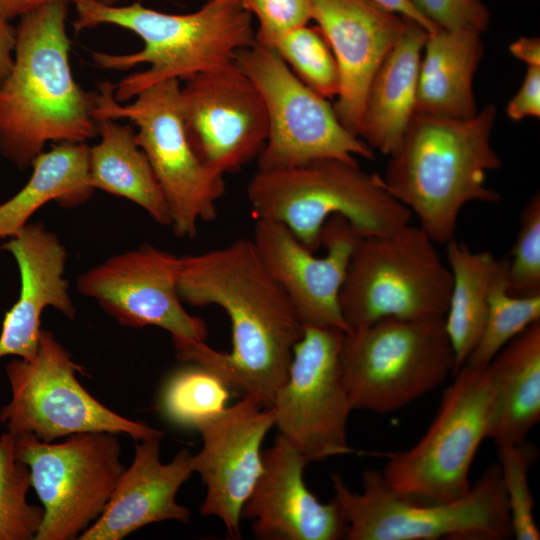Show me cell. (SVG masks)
<instances>
[{"label": "cell", "mask_w": 540, "mask_h": 540, "mask_svg": "<svg viewBox=\"0 0 540 540\" xmlns=\"http://www.w3.org/2000/svg\"><path fill=\"white\" fill-rule=\"evenodd\" d=\"M177 289L182 302L191 306L221 307L232 331L230 353L205 342H185L174 344L178 359L203 366L229 388L271 407L304 326L251 239L181 256Z\"/></svg>", "instance_id": "1"}, {"label": "cell", "mask_w": 540, "mask_h": 540, "mask_svg": "<svg viewBox=\"0 0 540 540\" xmlns=\"http://www.w3.org/2000/svg\"><path fill=\"white\" fill-rule=\"evenodd\" d=\"M68 4H46L20 17L12 69L0 83V152L18 168L48 142L84 143L98 134V91L74 79L66 32Z\"/></svg>", "instance_id": "2"}, {"label": "cell", "mask_w": 540, "mask_h": 540, "mask_svg": "<svg viewBox=\"0 0 540 540\" xmlns=\"http://www.w3.org/2000/svg\"><path fill=\"white\" fill-rule=\"evenodd\" d=\"M496 114L492 104L468 119L415 113L389 156L382 176L386 189L417 216L435 243L455 238L466 204L500 199L486 186L487 173L501 166L491 143Z\"/></svg>", "instance_id": "3"}, {"label": "cell", "mask_w": 540, "mask_h": 540, "mask_svg": "<svg viewBox=\"0 0 540 540\" xmlns=\"http://www.w3.org/2000/svg\"><path fill=\"white\" fill-rule=\"evenodd\" d=\"M75 6L76 32L111 24L135 33L144 43L143 49L134 53H92L94 62L107 70L149 65L114 84V98L119 103L157 83L185 81L231 63L239 50L256 40L251 13L238 0H210L190 14L163 13L139 2L118 6L100 0H79Z\"/></svg>", "instance_id": "4"}, {"label": "cell", "mask_w": 540, "mask_h": 540, "mask_svg": "<svg viewBox=\"0 0 540 540\" xmlns=\"http://www.w3.org/2000/svg\"><path fill=\"white\" fill-rule=\"evenodd\" d=\"M247 198L255 220L284 224L312 252L322 247L323 227L332 216H343L360 235H375L409 224L413 215L380 174L339 159L258 169Z\"/></svg>", "instance_id": "5"}, {"label": "cell", "mask_w": 540, "mask_h": 540, "mask_svg": "<svg viewBox=\"0 0 540 540\" xmlns=\"http://www.w3.org/2000/svg\"><path fill=\"white\" fill-rule=\"evenodd\" d=\"M435 244L410 223L389 233L359 236L339 293L348 332L385 318L445 316L452 276Z\"/></svg>", "instance_id": "6"}, {"label": "cell", "mask_w": 540, "mask_h": 540, "mask_svg": "<svg viewBox=\"0 0 540 540\" xmlns=\"http://www.w3.org/2000/svg\"><path fill=\"white\" fill-rule=\"evenodd\" d=\"M334 499L348 524V540H504L512 537L499 463L486 467L463 497L446 503L404 498L386 484L381 471L363 472V490L351 491L331 475Z\"/></svg>", "instance_id": "7"}, {"label": "cell", "mask_w": 540, "mask_h": 540, "mask_svg": "<svg viewBox=\"0 0 540 540\" xmlns=\"http://www.w3.org/2000/svg\"><path fill=\"white\" fill-rule=\"evenodd\" d=\"M444 317L385 318L344 333L342 376L353 410H399L454 374Z\"/></svg>", "instance_id": "8"}, {"label": "cell", "mask_w": 540, "mask_h": 540, "mask_svg": "<svg viewBox=\"0 0 540 540\" xmlns=\"http://www.w3.org/2000/svg\"><path fill=\"white\" fill-rule=\"evenodd\" d=\"M444 391L425 435L406 451L386 454L382 476L398 495L422 503H446L470 490L475 454L488 438L494 406L489 364H464Z\"/></svg>", "instance_id": "9"}, {"label": "cell", "mask_w": 540, "mask_h": 540, "mask_svg": "<svg viewBox=\"0 0 540 540\" xmlns=\"http://www.w3.org/2000/svg\"><path fill=\"white\" fill-rule=\"evenodd\" d=\"M180 81L166 80L140 92L133 103L114 98V84L99 85L95 119H128L166 199L171 227L179 238H193L200 222L216 219L225 193L222 175L203 165L193 150L180 108Z\"/></svg>", "instance_id": "10"}, {"label": "cell", "mask_w": 540, "mask_h": 540, "mask_svg": "<svg viewBox=\"0 0 540 540\" xmlns=\"http://www.w3.org/2000/svg\"><path fill=\"white\" fill-rule=\"evenodd\" d=\"M233 63L258 89L267 113L268 137L258 169L374 159L375 151L342 125L328 99L304 84L271 47L255 40L235 54Z\"/></svg>", "instance_id": "11"}, {"label": "cell", "mask_w": 540, "mask_h": 540, "mask_svg": "<svg viewBox=\"0 0 540 540\" xmlns=\"http://www.w3.org/2000/svg\"><path fill=\"white\" fill-rule=\"evenodd\" d=\"M76 373L86 375L85 368L52 332L42 329L36 356L6 366L11 399L0 410V422L15 436L30 433L44 442L85 432L124 433L135 440L163 436L104 406L81 386Z\"/></svg>", "instance_id": "12"}, {"label": "cell", "mask_w": 540, "mask_h": 540, "mask_svg": "<svg viewBox=\"0 0 540 540\" xmlns=\"http://www.w3.org/2000/svg\"><path fill=\"white\" fill-rule=\"evenodd\" d=\"M15 454L29 467L44 510L35 540L78 539L100 517L124 470L110 432L72 434L59 443L23 433Z\"/></svg>", "instance_id": "13"}, {"label": "cell", "mask_w": 540, "mask_h": 540, "mask_svg": "<svg viewBox=\"0 0 540 540\" xmlns=\"http://www.w3.org/2000/svg\"><path fill=\"white\" fill-rule=\"evenodd\" d=\"M344 333L304 327L295 345L286 381L271 408L274 426L307 460L350 454L347 421L353 410L342 376Z\"/></svg>", "instance_id": "14"}, {"label": "cell", "mask_w": 540, "mask_h": 540, "mask_svg": "<svg viewBox=\"0 0 540 540\" xmlns=\"http://www.w3.org/2000/svg\"><path fill=\"white\" fill-rule=\"evenodd\" d=\"M180 108L193 150L214 173L239 171L265 145L268 118L263 99L233 62L186 79Z\"/></svg>", "instance_id": "15"}, {"label": "cell", "mask_w": 540, "mask_h": 540, "mask_svg": "<svg viewBox=\"0 0 540 540\" xmlns=\"http://www.w3.org/2000/svg\"><path fill=\"white\" fill-rule=\"evenodd\" d=\"M179 266L180 257L146 244L87 270L77 288L124 327L162 328L173 344L205 342V322L190 315L179 296Z\"/></svg>", "instance_id": "16"}, {"label": "cell", "mask_w": 540, "mask_h": 540, "mask_svg": "<svg viewBox=\"0 0 540 540\" xmlns=\"http://www.w3.org/2000/svg\"><path fill=\"white\" fill-rule=\"evenodd\" d=\"M360 234L340 215L325 223L322 257L305 247L282 223L256 220L251 241L273 280L291 301L304 327L348 332L339 293Z\"/></svg>", "instance_id": "17"}, {"label": "cell", "mask_w": 540, "mask_h": 540, "mask_svg": "<svg viewBox=\"0 0 540 540\" xmlns=\"http://www.w3.org/2000/svg\"><path fill=\"white\" fill-rule=\"evenodd\" d=\"M274 426L271 407L249 396L199 420L203 441L192 466L206 486L200 512L219 518L232 538L241 537V510L263 470L261 445Z\"/></svg>", "instance_id": "18"}, {"label": "cell", "mask_w": 540, "mask_h": 540, "mask_svg": "<svg viewBox=\"0 0 540 540\" xmlns=\"http://www.w3.org/2000/svg\"><path fill=\"white\" fill-rule=\"evenodd\" d=\"M311 19L337 63L340 88L333 105L342 125L359 137L371 80L398 39L404 18L372 0H308Z\"/></svg>", "instance_id": "19"}, {"label": "cell", "mask_w": 540, "mask_h": 540, "mask_svg": "<svg viewBox=\"0 0 540 540\" xmlns=\"http://www.w3.org/2000/svg\"><path fill=\"white\" fill-rule=\"evenodd\" d=\"M263 470L245 501L241 518L251 520L254 535L263 540H338L348 524L333 498L320 502L307 488L308 463L282 435L262 451Z\"/></svg>", "instance_id": "20"}, {"label": "cell", "mask_w": 540, "mask_h": 540, "mask_svg": "<svg viewBox=\"0 0 540 540\" xmlns=\"http://www.w3.org/2000/svg\"><path fill=\"white\" fill-rule=\"evenodd\" d=\"M14 256L21 287L16 303L5 314L0 333V358L13 355L32 360L38 351L41 314L53 307L74 319L76 309L64 277L67 251L43 224H27L3 245Z\"/></svg>", "instance_id": "21"}, {"label": "cell", "mask_w": 540, "mask_h": 540, "mask_svg": "<svg viewBox=\"0 0 540 540\" xmlns=\"http://www.w3.org/2000/svg\"><path fill=\"white\" fill-rule=\"evenodd\" d=\"M161 438L140 440L104 511L79 540H120L148 524L190 520V511L177 503L176 495L194 472L192 455L182 449L171 462L162 463Z\"/></svg>", "instance_id": "22"}, {"label": "cell", "mask_w": 540, "mask_h": 540, "mask_svg": "<svg viewBox=\"0 0 540 540\" xmlns=\"http://www.w3.org/2000/svg\"><path fill=\"white\" fill-rule=\"evenodd\" d=\"M429 33L404 18L401 33L374 74L365 98L359 138L390 156L415 115L418 72Z\"/></svg>", "instance_id": "23"}, {"label": "cell", "mask_w": 540, "mask_h": 540, "mask_svg": "<svg viewBox=\"0 0 540 540\" xmlns=\"http://www.w3.org/2000/svg\"><path fill=\"white\" fill-rule=\"evenodd\" d=\"M421 56L415 113L468 119L478 113L473 78L484 55L481 32L439 29L429 34Z\"/></svg>", "instance_id": "24"}, {"label": "cell", "mask_w": 540, "mask_h": 540, "mask_svg": "<svg viewBox=\"0 0 540 540\" xmlns=\"http://www.w3.org/2000/svg\"><path fill=\"white\" fill-rule=\"evenodd\" d=\"M489 367L494 406L488 438L497 447L526 440L540 419V320L508 342Z\"/></svg>", "instance_id": "25"}, {"label": "cell", "mask_w": 540, "mask_h": 540, "mask_svg": "<svg viewBox=\"0 0 540 540\" xmlns=\"http://www.w3.org/2000/svg\"><path fill=\"white\" fill-rule=\"evenodd\" d=\"M98 134L100 142L89 147L90 185L130 200L155 222L171 226L166 199L133 128L113 119H100Z\"/></svg>", "instance_id": "26"}, {"label": "cell", "mask_w": 540, "mask_h": 540, "mask_svg": "<svg viewBox=\"0 0 540 540\" xmlns=\"http://www.w3.org/2000/svg\"><path fill=\"white\" fill-rule=\"evenodd\" d=\"M31 166L26 185L0 205V238L16 236L48 202L66 208L80 206L95 190L89 183V146L85 143H56L36 156Z\"/></svg>", "instance_id": "27"}, {"label": "cell", "mask_w": 540, "mask_h": 540, "mask_svg": "<svg viewBox=\"0 0 540 540\" xmlns=\"http://www.w3.org/2000/svg\"><path fill=\"white\" fill-rule=\"evenodd\" d=\"M445 247L452 287L444 323L455 355V374L465 364L483 330L500 260L490 251H473L455 238Z\"/></svg>", "instance_id": "28"}, {"label": "cell", "mask_w": 540, "mask_h": 540, "mask_svg": "<svg viewBox=\"0 0 540 540\" xmlns=\"http://www.w3.org/2000/svg\"><path fill=\"white\" fill-rule=\"evenodd\" d=\"M507 266L508 258L500 260L483 330L465 364L487 366L508 342L540 320V294H511L507 289Z\"/></svg>", "instance_id": "29"}, {"label": "cell", "mask_w": 540, "mask_h": 540, "mask_svg": "<svg viewBox=\"0 0 540 540\" xmlns=\"http://www.w3.org/2000/svg\"><path fill=\"white\" fill-rule=\"evenodd\" d=\"M15 439L8 431L0 435V540H32L44 510L27 500L31 475L15 454Z\"/></svg>", "instance_id": "30"}, {"label": "cell", "mask_w": 540, "mask_h": 540, "mask_svg": "<svg viewBox=\"0 0 540 540\" xmlns=\"http://www.w3.org/2000/svg\"><path fill=\"white\" fill-rule=\"evenodd\" d=\"M229 387L212 371L198 364L176 371L161 395L165 417L181 427H193L206 417L223 411Z\"/></svg>", "instance_id": "31"}, {"label": "cell", "mask_w": 540, "mask_h": 540, "mask_svg": "<svg viewBox=\"0 0 540 540\" xmlns=\"http://www.w3.org/2000/svg\"><path fill=\"white\" fill-rule=\"evenodd\" d=\"M264 45L271 47L317 94L328 100L337 97L340 88L337 63L318 27L299 26Z\"/></svg>", "instance_id": "32"}, {"label": "cell", "mask_w": 540, "mask_h": 540, "mask_svg": "<svg viewBox=\"0 0 540 540\" xmlns=\"http://www.w3.org/2000/svg\"><path fill=\"white\" fill-rule=\"evenodd\" d=\"M498 454L512 537L539 540L540 531L533 514L534 500L528 482V471L538 457V449L528 440H523L498 446Z\"/></svg>", "instance_id": "33"}, {"label": "cell", "mask_w": 540, "mask_h": 540, "mask_svg": "<svg viewBox=\"0 0 540 540\" xmlns=\"http://www.w3.org/2000/svg\"><path fill=\"white\" fill-rule=\"evenodd\" d=\"M519 230L507 266V289L516 296L540 294V194L520 213Z\"/></svg>", "instance_id": "34"}, {"label": "cell", "mask_w": 540, "mask_h": 540, "mask_svg": "<svg viewBox=\"0 0 540 540\" xmlns=\"http://www.w3.org/2000/svg\"><path fill=\"white\" fill-rule=\"evenodd\" d=\"M258 20L256 41H269L311 19L308 0H238Z\"/></svg>", "instance_id": "35"}, {"label": "cell", "mask_w": 540, "mask_h": 540, "mask_svg": "<svg viewBox=\"0 0 540 540\" xmlns=\"http://www.w3.org/2000/svg\"><path fill=\"white\" fill-rule=\"evenodd\" d=\"M417 9L441 29L488 28L490 15L480 0H412Z\"/></svg>", "instance_id": "36"}, {"label": "cell", "mask_w": 540, "mask_h": 540, "mask_svg": "<svg viewBox=\"0 0 540 540\" xmlns=\"http://www.w3.org/2000/svg\"><path fill=\"white\" fill-rule=\"evenodd\" d=\"M506 114L513 121L540 117V67H527L519 90L506 106Z\"/></svg>", "instance_id": "37"}, {"label": "cell", "mask_w": 540, "mask_h": 540, "mask_svg": "<svg viewBox=\"0 0 540 540\" xmlns=\"http://www.w3.org/2000/svg\"><path fill=\"white\" fill-rule=\"evenodd\" d=\"M383 9L397 14L403 18L415 21L424 27L429 34L435 33L440 28L427 19L414 5L412 0H372Z\"/></svg>", "instance_id": "38"}, {"label": "cell", "mask_w": 540, "mask_h": 540, "mask_svg": "<svg viewBox=\"0 0 540 540\" xmlns=\"http://www.w3.org/2000/svg\"><path fill=\"white\" fill-rule=\"evenodd\" d=\"M16 46V28L0 17V83L9 75Z\"/></svg>", "instance_id": "39"}, {"label": "cell", "mask_w": 540, "mask_h": 540, "mask_svg": "<svg viewBox=\"0 0 540 540\" xmlns=\"http://www.w3.org/2000/svg\"><path fill=\"white\" fill-rule=\"evenodd\" d=\"M79 0H0V17L10 21L46 4L63 2L75 4Z\"/></svg>", "instance_id": "40"}, {"label": "cell", "mask_w": 540, "mask_h": 540, "mask_svg": "<svg viewBox=\"0 0 540 540\" xmlns=\"http://www.w3.org/2000/svg\"><path fill=\"white\" fill-rule=\"evenodd\" d=\"M510 53L528 66L540 67V40L538 37H519L509 45Z\"/></svg>", "instance_id": "41"}, {"label": "cell", "mask_w": 540, "mask_h": 540, "mask_svg": "<svg viewBox=\"0 0 540 540\" xmlns=\"http://www.w3.org/2000/svg\"><path fill=\"white\" fill-rule=\"evenodd\" d=\"M100 1L108 5H116L117 3L123 0H100Z\"/></svg>", "instance_id": "42"}]
</instances>
